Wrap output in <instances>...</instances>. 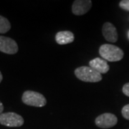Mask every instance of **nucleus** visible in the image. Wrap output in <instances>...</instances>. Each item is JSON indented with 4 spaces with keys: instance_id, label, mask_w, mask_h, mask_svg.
Returning <instances> with one entry per match:
<instances>
[{
    "instance_id": "obj_1",
    "label": "nucleus",
    "mask_w": 129,
    "mask_h": 129,
    "mask_svg": "<svg viewBox=\"0 0 129 129\" xmlns=\"http://www.w3.org/2000/svg\"><path fill=\"white\" fill-rule=\"evenodd\" d=\"M99 53L103 59L109 62L120 61L123 59L124 55L123 52L120 48L111 44L101 45L99 49Z\"/></svg>"
},
{
    "instance_id": "obj_2",
    "label": "nucleus",
    "mask_w": 129,
    "mask_h": 129,
    "mask_svg": "<svg viewBox=\"0 0 129 129\" xmlns=\"http://www.w3.org/2000/svg\"><path fill=\"white\" fill-rule=\"evenodd\" d=\"M75 75L79 80L88 83H97L102 80L101 74L94 70L90 66L79 67L75 70Z\"/></svg>"
},
{
    "instance_id": "obj_3",
    "label": "nucleus",
    "mask_w": 129,
    "mask_h": 129,
    "mask_svg": "<svg viewBox=\"0 0 129 129\" xmlns=\"http://www.w3.org/2000/svg\"><path fill=\"white\" fill-rule=\"evenodd\" d=\"M22 101L24 104L34 107H43L47 103L46 98L42 94L32 90H27L24 92Z\"/></svg>"
},
{
    "instance_id": "obj_4",
    "label": "nucleus",
    "mask_w": 129,
    "mask_h": 129,
    "mask_svg": "<svg viewBox=\"0 0 129 129\" xmlns=\"http://www.w3.org/2000/svg\"><path fill=\"white\" fill-rule=\"evenodd\" d=\"M0 124L8 127H20L24 124V118L16 113H4L0 115Z\"/></svg>"
},
{
    "instance_id": "obj_5",
    "label": "nucleus",
    "mask_w": 129,
    "mask_h": 129,
    "mask_svg": "<svg viewBox=\"0 0 129 129\" xmlns=\"http://www.w3.org/2000/svg\"><path fill=\"white\" fill-rule=\"evenodd\" d=\"M118 118L114 114L106 113L98 116L95 119V124L101 128H109L117 124Z\"/></svg>"
},
{
    "instance_id": "obj_6",
    "label": "nucleus",
    "mask_w": 129,
    "mask_h": 129,
    "mask_svg": "<svg viewBox=\"0 0 129 129\" xmlns=\"http://www.w3.org/2000/svg\"><path fill=\"white\" fill-rule=\"evenodd\" d=\"M18 45L12 38L0 36V51L9 55H14L18 52Z\"/></svg>"
},
{
    "instance_id": "obj_7",
    "label": "nucleus",
    "mask_w": 129,
    "mask_h": 129,
    "mask_svg": "<svg viewBox=\"0 0 129 129\" xmlns=\"http://www.w3.org/2000/svg\"><path fill=\"white\" fill-rule=\"evenodd\" d=\"M92 7L90 0H76L72 6L73 13L75 15H83L86 14Z\"/></svg>"
},
{
    "instance_id": "obj_8",
    "label": "nucleus",
    "mask_w": 129,
    "mask_h": 129,
    "mask_svg": "<svg viewBox=\"0 0 129 129\" xmlns=\"http://www.w3.org/2000/svg\"><path fill=\"white\" fill-rule=\"evenodd\" d=\"M103 35L107 41L110 42H115L118 40V32L116 28L113 24L106 22L102 29Z\"/></svg>"
},
{
    "instance_id": "obj_9",
    "label": "nucleus",
    "mask_w": 129,
    "mask_h": 129,
    "mask_svg": "<svg viewBox=\"0 0 129 129\" xmlns=\"http://www.w3.org/2000/svg\"><path fill=\"white\" fill-rule=\"evenodd\" d=\"M89 65L94 70L100 74H106L108 72L110 67L107 61L100 57H96L89 62Z\"/></svg>"
},
{
    "instance_id": "obj_10",
    "label": "nucleus",
    "mask_w": 129,
    "mask_h": 129,
    "mask_svg": "<svg viewBox=\"0 0 129 129\" xmlns=\"http://www.w3.org/2000/svg\"><path fill=\"white\" fill-rule=\"evenodd\" d=\"M75 36L70 31H60L56 34L55 40L59 45H67L74 41Z\"/></svg>"
},
{
    "instance_id": "obj_11",
    "label": "nucleus",
    "mask_w": 129,
    "mask_h": 129,
    "mask_svg": "<svg viewBox=\"0 0 129 129\" xmlns=\"http://www.w3.org/2000/svg\"><path fill=\"white\" fill-rule=\"evenodd\" d=\"M11 29V24L7 18L0 15V33L4 34Z\"/></svg>"
},
{
    "instance_id": "obj_12",
    "label": "nucleus",
    "mask_w": 129,
    "mask_h": 129,
    "mask_svg": "<svg viewBox=\"0 0 129 129\" xmlns=\"http://www.w3.org/2000/svg\"><path fill=\"white\" fill-rule=\"evenodd\" d=\"M119 6L121 9L129 12V0H122L119 3Z\"/></svg>"
},
{
    "instance_id": "obj_13",
    "label": "nucleus",
    "mask_w": 129,
    "mask_h": 129,
    "mask_svg": "<svg viewBox=\"0 0 129 129\" xmlns=\"http://www.w3.org/2000/svg\"><path fill=\"white\" fill-rule=\"evenodd\" d=\"M122 115L125 119L129 120V104L125 105L122 109Z\"/></svg>"
},
{
    "instance_id": "obj_14",
    "label": "nucleus",
    "mask_w": 129,
    "mask_h": 129,
    "mask_svg": "<svg viewBox=\"0 0 129 129\" xmlns=\"http://www.w3.org/2000/svg\"><path fill=\"white\" fill-rule=\"evenodd\" d=\"M122 90H123V92L124 93L126 96L129 97V83L125 84L124 85H123V87Z\"/></svg>"
},
{
    "instance_id": "obj_15",
    "label": "nucleus",
    "mask_w": 129,
    "mask_h": 129,
    "mask_svg": "<svg viewBox=\"0 0 129 129\" xmlns=\"http://www.w3.org/2000/svg\"><path fill=\"white\" fill-rule=\"evenodd\" d=\"M3 111H4V106H3V104L2 103V102L0 101V115L2 113Z\"/></svg>"
},
{
    "instance_id": "obj_16",
    "label": "nucleus",
    "mask_w": 129,
    "mask_h": 129,
    "mask_svg": "<svg viewBox=\"0 0 129 129\" xmlns=\"http://www.w3.org/2000/svg\"><path fill=\"white\" fill-rule=\"evenodd\" d=\"M2 79H3V76H2V73L0 72V83L2 82Z\"/></svg>"
},
{
    "instance_id": "obj_17",
    "label": "nucleus",
    "mask_w": 129,
    "mask_h": 129,
    "mask_svg": "<svg viewBox=\"0 0 129 129\" xmlns=\"http://www.w3.org/2000/svg\"><path fill=\"white\" fill-rule=\"evenodd\" d=\"M128 38H129V32H128Z\"/></svg>"
}]
</instances>
